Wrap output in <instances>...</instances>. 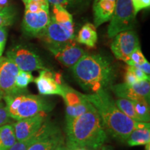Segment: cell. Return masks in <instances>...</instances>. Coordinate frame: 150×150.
Listing matches in <instances>:
<instances>
[{
  "label": "cell",
  "mask_w": 150,
  "mask_h": 150,
  "mask_svg": "<svg viewBox=\"0 0 150 150\" xmlns=\"http://www.w3.org/2000/svg\"><path fill=\"white\" fill-rule=\"evenodd\" d=\"M85 96L97 110L106 132L121 141H127L135 129L149 125V122H137L124 114L106 90Z\"/></svg>",
  "instance_id": "6da1fadb"
},
{
  "label": "cell",
  "mask_w": 150,
  "mask_h": 150,
  "mask_svg": "<svg viewBox=\"0 0 150 150\" xmlns=\"http://www.w3.org/2000/svg\"><path fill=\"white\" fill-rule=\"evenodd\" d=\"M75 80L81 87L92 93L112 86L116 72L111 61L101 54H87L72 67Z\"/></svg>",
  "instance_id": "7a4b0ae2"
},
{
  "label": "cell",
  "mask_w": 150,
  "mask_h": 150,
  "mask_svg": "<svg viewBox=\"0 0 150 150\" xmlns=\"http://www.w3.org/2000/svg\"><path fill=\"white\" fill-rule=\"evenodd\" d=\"M67 140L96 150L107 140V134L95 108L92 105L78 117L66 119Z\"/></svg>",
  "instance_id": "3957f363"
},
{
  "label": "cell",
  "mask_w": 150,
  "mask_h": 150,
  "mask_svg": "<svg viewBox=\"0 0 150 150\" xmlns=\"http://www.w3.org/2000/svg\"><path fill=\"white\" fill-rule=\"evenodd\" d=\"M38 38L48 47H54L75 41L73 18L66 8L60 5L52 6L50 21Z\"/></svg>",
  "instance_id": "277c9868"
},
{
  "label": "cell",
  "mask_w": 150,
  "mask_h": 150,
  "mask_svg": "<svg viewBox=\"0 0 150 150\" xmlns=\"http://www.w3.org/2000/svg\"><path fill=\"white\" fill-rule=\"evenodd\" d=\"M4 101L9 117L17 121L52 110L46 99L31 94L4 95Z\"/></svg>",
  "instance_id": "5b68a950"
},
{
  "label": "cell",
  "mask_w": 150,
  "mask_h": 150,
  "mask_svg": "<svg viewBox=\"0 0 150 150\" xmlns=\"http://www.w3.org/2000/svg\"><path fill=\"white\" fill-rule=\"evenodd\" d=\"M22 29L26 35L39 37L50 21V4L29 0L25 4Z\"/></svg>",
  "instance_id": "8992f818"
},
{
  "label": "cell",
  "mask_w": 150,
  "mask_h": 150,
  "mask_svg": "<svg viewBox=\"0 0 150 150\" xmlns=\"http://www.w3.org/2000/svg\"><path fill=\"white\" fill-rule=\"evenodd\" d=\"M136 16L131 0H115V9L107 30L108 36L112 38L117 33L132 29Z\"/></svg>",
  "instance_id": "52a82bcc"
},
{
  "label": "cell",
  "mask_w": 150,
  "mask_h": 150,
  "mask_svg": "<svg viewBox=\"0 0 150 150\" xmlns=\"http://www.w3.org/2000/svg\"><path fill=\"white\" fill-rule=\"evenodd\" d=\"M6 57L13 62L21 71L30 72L46 69L38 54L23 45L11 47L6 52Z\"/></svg>",
  "instance_id": "ba28073f"
},
{
  "label": "cell",
  "mask_w": 150,
  "mask_h": 150,
  "mask_svg": "<svg viewBox=\"0 0 150 150\" xmlns=\"http://www.w3.org/2000/svg\"><path fill=\"white\" fill-rule=\"evenodd\" d=\"M138 47H140L139 39L136 33L132 29L117 33L113 37L110 45L114 56L125 63L128 61L131 53Z\"/></svg>",
  "instance_id": "9c48e42d"
},
{
  "label": "cell",
  "mask_w": 150,
  "mask_h": 150,
  "mask_svg": "<svg viewBox=\"0 0 150 150\" xmlns=\"http://www.w3.org/2000/svg\"><path fill=\"white\" fill-rule=\"evenodd\" d=\"M61 97L64 99L66 106V119L82 115L92 106L91 103L86 99L85 95L63 84Z\"/></svg>",
  "instance_id": "30bf717a"
},
{
  "label": "cell",
  "mask_w": 150,
  "mask_h": 150,
  "mask_svg": "<svg viewBox=\"0 0 150 150\" xmlns=\"http://www.w3.org/2000/svg\"><path fill=\"white\" fill-rule=\"evenodd\" d=\"M20 70L16 64L6 57H0V91L4 95L25 93L26 91L18 89L16 78Z\"/></svg>",
  "instance_id": "8fae6325"
},
{
  "label": "cell",
  "mask_w": 150,
  "mask_h": 150,
  "mask_svg": "<svg viewBox=\"0 0 150 150\" xmlns=\"http://www.w3.org/2000/svg\"><path fill=\"white\" fill-rule=\"evenodd\" d=\"M110 89L119 98L129 100H146L149 102L150 83L149 81H141L129 85L125 83L110 86Z\"/></svg>",
  "instance_id": "7c38bea8"
},
{
  "label": "cell",
  "mask_w": 150,
  "mask_h": 150,
  "mask_svg": "<svg viewBox=\"0 0 150 150\" xmlns=\"http://www.w3.org/2000/svg\"><path fill=\"white\" fill-rule=\"evenodd\" d=\"M48 49L61 65L67 67L74 66L86 54L75 41Z\"/></svg>",
  "instance_id": "4fadbf2b"
},
{
  "label": "cell",
  "mask_w": 150,
  "mask_h": 150,
  "mask_svg": "<svg viewBox=\"0 0 150 150\" xmlns=\"http://www.w3.org/2000/svg\"><path fill=\"white\" fill-rule=\"evenodd\" d=\"M35 83L40 95L61 96L63 94V84L61 76L48 69L40 70L38 77L34 79Z\"/></svg>",
  "instance_id": "5bb4252c"
},
{
  "label": "cell",
  "mask_w": 150,
  "mask_h": 150,
  "mask_svg": "<svg viewBox=\"0 0 150 150\" xmlns=\"http://www.w3.org/2000/svg\"><path fill=\"white\" fill-rule=\"evenodd\" d=\"M45 112L17 121L13 125L17 141L27 140L34 135L46 121Z\"/></svg>",
  "instance_id": "9a60e30c"
},
{
  "label": "cell",
  "mask_w": 150,
  "mask_h": 150,
  "mask_svg": "<svg viewBox=\"0 0 150 150\" xmlns=\"http://www.w3.org/2000/svg\"><path fill=\"white\" fill-rule=\"evenodd\" d=\"M63 141L64 138L59 128L52 123L45 134L33 142L27 150H54Z\"/></svg>",
  "instance_id": "2e32d148"
},
{
  "label": "cell",
  "mask_w": 150,
  "mask_h": 150,
  "mask_svg": "<svg viewBox=\"0 0 150 150\" xmlns=\"http://www.w3.org/2000/svg\"><path fill=\"white\" fill-rule=\"evenodd\" d=\"M115 6V0H94L93 8L95 27L110 21Z\"/></svg>",
  "instance_id": "e0dca14e"
},
{
  "label": "cell",
  "mask_w": 150,
  "mask_h": 150,
  "mask_svg": "<svg viewBox=\"0 0 150 150\" xmlns=\"http://www.w3.org/2000/svg\"><path fill=\"white\" fill-rule=\"evenodd\" d=\"M76 39L80 44H83L90 48L95 47L97 42V28L94 24L91 23L84 24L79 32Z\"/></svg>",
  "instance_id": "ac0fdd59"
},
{
  "label": "cell",
  "mask_w": 150,
  "mask_h": 150,
  "mask_svg": "<svg viewBox=\"0 0 150 150\" xmlns=\"http://www.w3.org/2000/svg\"><path fill=\"white\" fill-rule=\"evenodd\" d=\"M129 146L145 145L150 142V129L149 126L135 129L127 140Z\"/></svg>",
  "instance_id": "d6986e66"
},
{
  "label": "cell",
  "mask_w": 150,
  "mask_h": 150,
  "mask_svg": "<svg viewBox=\"0 0 150 150\" xmlns=\"http://www.w3.org/2000/svg\"><path fill=\"white\" fill-rule=\"evenodd\" d=\"M17 141L13 125L0 127V150H8Z\"/></svg>",
  "instance_id": "ffe728a7"
},
{
  "label": "cell",
  "mask_w": 150,
  "mask_h": 150,
  "mask_svg": "<svg viewBox=\"0 0 150 150\" xmlns=\"http://www.w3.org/2000/svg\"><path fill=\"white\" fill-rule=\"evenodd\" d=\"M52 122H45L40 129L37 131L33 136H31L27 140H22V141H16V143L11 147L8 150H27L33 142L38 140L40 137H42L47 132L48 129L50 128Z\"/></svg>",
  "instance_id": "44dd1931"
},
{
  "label": "cell",
  "mask_w": 150,
  "mask_h": 150,
  "mask_svg": "<svg viewBox=\"0 0 150 150\" xmlns=\"http://www.w3.org/2000/svg\"><path fill=\"white\" fill-rule=\"evenodd\" d=\"M115 104L117 106V108L124 114L128 116L129 118L132 119L133 120L137 122H142L140 120L138 116L137 115L136 112L134 110V105H133V103L131 100L124 98H118L116 100Z\"/></svg>",
  "instance_id": "7402d4cb"
},
{
  "label": "cell",
  "mask_w": 150,
  "mask_h": 150,
  "mask_svg": "<svg viewBox=\"0 0 150 150\" xmlns=\"http://www.w3.org/2000/svg\"><path fill=\"white\" fill-rule=\"evenodd\" d=\"M137 115L142 122H149L150 120L149 102L146 100L131 101Z\"/></svg>",
  "instance_id": "603a6c76"
},
{
  "label": "cell",
  "mask_w": 150,
  "mask_h": 150,
  "mask_svg": "<svg viewBox=\"0 0 150 150\" xmlns=\"http://www.w3.org/2000/svg\"><path fill=\"white\" fill-rule=\"evenodd\" d=\"M16 11L11 6H6L0 9V27H7L13 24Z\"/></svg>",
  "instance_id": "cb8c5ba5"
},
{
  "label": "cell",
  "mask_w": 150,
  "mask_h": 150,
  "mask_svg": "<svg viewBox=\"0 0 150 150\" xmlns=\"http://www.w3.org/2000/svg\"><path fill=\"white\" fill-rule=\"evenodd\" d=\"M34 81V77L30 72L19 71L16 78V86L18 89L26 91L27 86Z\"/></svg>",
  "instance_id": "d4e9b609"
},
{
  "label": "cell",
  "mask_w": 150,
  "mask_h": 150,
  "mask_svg": "<svg viewBox=\"0 0 150 150\" xmlns=\"http://www.w3.org/2000/svg\"><path fill=\"white\" fill-rule=\"evenodd\" d=\"M51 5H60L65 8H76L86 3L88 0H47Z\"/></svg>",
  "instance_id": "484cf974"
},
{
  "label": "cell",
  "mask_w": 150,
  "mask_h": 150,
  "mask_svg": "<svg viewBox=\"0 0 150 150\" xmlns=\"http://www.w3.org/2000/svg\"><path fill=\"white\" fill-rule=\"evenodd\" d=\"M146 61H147V59H145V57L141 52L140 47H138L131 53V55L129 56L128 61L126 63L128 65L134 66L135 65L142 64V63H145Z\"/></svg>",
  "instance_id": "4316f807"
},
{
  "label": "cell",
  "mask_w": 150,
  "mask_h": 150,
  "mask_svg": "<svg viewBox=\"0 0 150 150\" xmlns=\"http://www.w3.org/2000/svg\"><path fill=\"white\" fill-rule=\"evenodd\" d=\"M4 93L0 91V127L6 125L11 119L7 112L5 102L4 101Z\"/></svg>",
  "instance_id": "83f0119b"
},
{
  "label": "cell",
  "mask_w": 150,
  "mask_h": 150,
  "mask_svg": "<svg viewBox=\"0 0 150 150\" xmlns=\"http://www.w3.org/2000/svg\"><path fill=\"white\" fill-rule=\"evenodd\" d=\"M131 1L136 16L142 9L147 8L150 6V0H131Z\"/></svg>",
  "instance_id": "f1b7e54d"
},
{
  "label": "cell",
  "mask_w": 150,
  "mask_h": 150,
  "mask_svg": "<svg viewBox=\"0 0 150 150\" xmlns=\"http://www.w3.org/2000/svg\"><path fill=\"white\" fill-rule=\"evenodd\" d=\"M127 68L134 73L137 79L139 81H149V75L146 74L145 72H142L141 70H140L138 67L132 66V65H128Z\"/></svg>",
  "instance_id": "f546056e"
},
{
  "label": "cell",
  "mask_w": 150,
  "mask_h": 150,
  "mask_svg": "<svg viewBox=\"0 0 150 150\" xmlns=\"http://www.w3.org/2000/svg\"><path fill=\"white\" fill-rule=\"evenodd\" d=\"M7 29L6 27H0V57L2 56L4 50L6 42L7 40Z\"/></svg>",
  "instance_id": "4dcf8cb0"
},
{
  "label": "cell",
  "mask_w": 150,
  "mask_h": 150,
  "mask_svg": "<svg viewBox=\"0 0 150 150\" xmlns=\"http://www.w3.org/2000/svg\"><path fill=\"white\" fill-rule=\"evenodd\" d=\"M65 146H66V150H93L85 146L75 143L69 140H67V144Z\"/></svg>",
  "instance_id": "1f68e13d"
},
{
  "label": "cell",
  "mask_w": 150,
  "mask_h": 150,
  "mask_svg": "<svg viewBox=\"0 0 150 150\" xmlns=\"http://www.w3.org/2000/svg\"><path fill=\"white\" fill-rule=\"evenodd\" d=\"M127 72L126 74H125V83L129 84V85H131V84H134L138 82L139 81L137 79V78L136 77V76L131 71H130L129 69H126Z\"/></svg>",
  "instance_id": "d6a6232c"
},
{
  "label": "cell",
  "mask_w": 150,
  "mask_h": 150,
  "mask_svg": "<svg viewBox=\"0 0 150 150\" xmlns=\"http://www.w3.org/2000/svg\"><path fill=\"white\" fill-rule=\"evenodd\" d=\"M134 66L138 67L140 70H141L142 72H145L146 74L149 75L150 74V64L149 62L147 61V60L146 61L145 63H142V64L139 65H135Z\"/></svg>",
  "instance_id": "836d02e7"
},
{
  "label": "cell",
  "mask_w": 150,
  "mask_h": 150,
  "mask_svg": "<svg viewBox=\"0 0 150 150\" xmlns=\"http://www.w3.org/2000/svg\"><path fill=\"white\" fill-rule=\"evenodd\" d=\"M54 150H66V146L65 145L64 141L61 142Z\"/></svg>",
  "instance_id": "e575fe53"
},
{
  "label": "cell",
  "mask_w": 150,
  "mask_h": 150,
  "mask_svg": "<svg viewBox=\"0 0 150 150\" xmlns=\"http://www.w3.org/2000/svg\"><path fill=\"white\" fill-rule=\"evenodd\" d=\"M96 150H114L113 148H112L111 146L109 145H102L100 147H99L98 149Z\"/></svg>",
  "instance_id": "d590c367"
},
{
  "label": "cell",
  "mask_w": 150,
  "mask_h": 150,
  "mask_svg": "<svg viewBox=\"0 0 150 150\" xmlns=\"http://www.w3.org/2000/svg\"><path fill=\"white\" fill-rule=\"evenodd\" d=\"M8 0H0V7L4 8V7L8 6Z\"/></svg>",
  "instance_id": "8d00e7d4"
},
{
  "label": "cell",
  "mask_w": 150,
  "mask_h": 150,
  "mask_svg": "<svg viewBox=\"0 0 150 150\" xmlns=\"http://www.w3.org/2000/svg\"><path fill=\"white\" fill-rule=\"evenodd\" d=\"M33 1H36V2H40V3H49L47 0H32Z\"/></svg>",
  "instance_id": "74e56055"
},
{
  "label": "cell",
  "mask_w": 150,
  "mask_h": 150,
  "mask_svg": "<svg viewBox=\"0 0 150 150\" xmlns=\"http://www.w3.org/2000/svg\"><path fill=\"white\" fill-rule=\"evenodd\" d=\"M145 150H150V145L149 143L147 144V145H145Z\"/></svg>",
  "instance_id": "f35d334b"
},
{
  "label": "cell",
  "mask_w": 150,
  "mask_h": 150,
  "mask_svg": "<svg viewBox=\"0 0 150 150\" xmlns=\"http://www.w3.org/2000/svg\"><path fill=\"white\" fill-rule=\"evenodd\" d=\"M22 1H23V3L24 4H26V3H27V1H29V0H22Z\"/></svg>",
  "instance_id": "ab89813d"
},
{
  "label": "cell",
  "mask_w": 150,
  "mask_h": 150,
  "mask_svg": "<svg viewBox=\"0 0 150 150\" xmlns=\"http://www.w3.org/2000/svg\"><path fill=\"white\" fill-rule=\"evenodd\" d=\"M1 8H1V7H0V9H1Z\"/></svg>",
  "instance_id": "60d3db41"
}]
</instances>
